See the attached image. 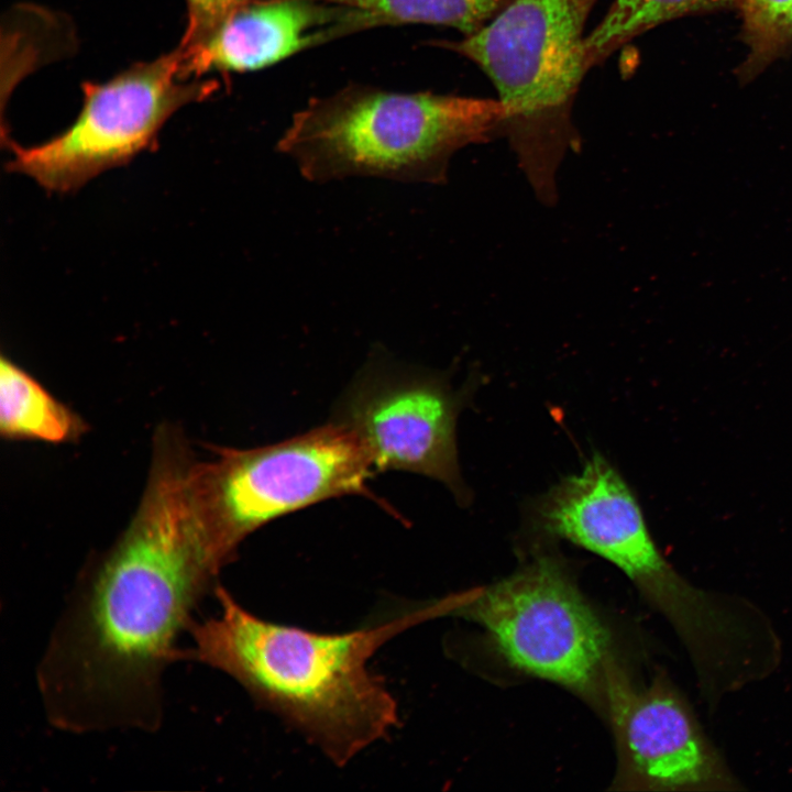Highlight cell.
Returning <instances> with one entry per match:
<instances>
[{
  "label": "cell",
  "instance_id": "cell-1",
  "mask_svg": "<svg viewBox=\"0 0 792 792\" xmlns=\"http://www.w3.org/2000/svg\"><path fill=\"white\" fill-rule=\"evenodd\" d=\"M194 461L183 439L155 441L136 514L74 590L37 669L54 726L158 727L163 672L184 659L177 637L223 566L195 490Z\"/></svg>",
  "mask_w": 792,
  "mask_h": 792
},
{
  "label": "cell",
  "instance_id": "cell-2",
  "mask_svg": "<svg viewBox=\"0 0 792 792\" xmlns=\"http://www.w3.org/2000/svg\"><path fill=\"white\" fill-rule=\"evenodd\" d=\"M220 612L188 628L200 661L237 680L264 708L344 766L386 738L399 723L398 704L367 662L387 640L435 617L431 605L404 608L387 620L323 634L260 618L220 584Z\"/></svg>",
  "mask_w": 792,
  "mask_h": 792
},
{
  "label": "cell",
  "instance_id": "cell-3",
  "mask_svg": "<svg viewBox=\"0 0 792 792\" xmlns=\"http://www.w3.org/2000/svg\"><path fill=\"white\" fill-rule=\"evenodd\" d=\"M499 100L351 85L296 113L277 150L309 182L352 176L443 184L452 155L502 135Z\"/></svg>",
  "mask_w": 792,
  "mask_h": 792
},
{
  "label": "cell",
  "instance_id": "cell-4",
  "mask_svg": "<svg viewBox=\"0 0 792 792\" xmlns=\"http://www.w3.org/2000/svg\"><path fill=\"white\" fill-rule=\"evenodd\" d=\"M597 0H516L457 42H439L479 65L504 108L506 136L538 199L557 201V173L581 146L572 122L575 94L588 70L583 29Z\"/></svg>",
  "mask_w": 792,
  "mask_h": 792
},
{
  "label": "cell",
  "instance_id": "cell-5",
  "mask_svg": "<svg viewBox=\"0 0 792 792\" xmlns=\"http://www.w3.org/2000/svg\"><path fill=\"white\" fill-rule=\"evenodd\" d=\"M196 461L195 483L215 549L226 565L252 531L287 513L363 494L373 463L359 435L339 421L248 450L219 448Z\"/></svg>",
  "mask_w": 792,
  "mask_h": 792
},
{
  "label": "cell",
  "instance_id": "cell-6",
  "mask_svg": "<svg viewBox=\"0 0 792 792\" xmlns=\"http://www.w3.org/2000/svg\"><path fill=\"white\" fill-rule=\"evenodd\" d=\"M442 602L446 615L483 627L513 668L584 695L603 691L608 632L554 556Z\"/></svg>",
  "mask_w": 792,
  "mask_h": 792
},
{
  "label": "cell",
  "instance_id": "cell-7",
  "mask_svg": "<svg viewBox=\"0 0 792 792\" xmlns=\"http://www.w3.org/2000/svg\"><path fill=\"white\" fill-rule=\"evenodd\" d=\"M216 88L213 81L183 74L178 48L136 63L103 82L87 81L76 120L41 144L24 147L8 142L12 158L7 168L30 176L48 193L76 191L101 173L155 148L169 117Z\"/></svg>",
  "mask_w": 792,
  "mask_h": 792
},
{
  "label": "cell",
  "instance_id": "cell-8",
  "mask_svg": "<svg viewBox=\"0 0 792 792\" xmlns=\"http://www.w3.org/2000/svg\"><path fill=\"white\" fill-rule=\"evenodd\" d=\"M530 519L541 534L564 539L613 563L679 629H686L695 594L659 551L639 503L618 471L594 453L578 474L534 503Z\"/></svg>",
  "mask_w": 792,
  "mask_h": 792
},
{
  "label": "cell",
  "instance_id": "cell-9",
  "mask_svg": "<svg viewBox=\"0 0 792 792\" xmlns=\"http://www.w3.org/2000/svg\"><path fill=\"white\" fill-rule=\"evenodd\" d=\"M461 406L440 377L375 371L351 389L338 421L359 435L376 470L427 475L465 499L455 438Z\"/></svg>",
  "mask_w": 792,
  "mask_h": 792
},
{
  "label": "cell",
  "instance_id": "cell-10",
  "mask_svg": "<svg viewBox=\"0 0 792 792\" xmlns=\"http://www.w3.org/2000/svg\"><path fill=\"white\" fill-rule=\"evenodd\" d=\"M603 695L615 730L619 783L680 789L707 782L711 756L686 707L662 682L636 688L608 666Z\"/></svg>",
  "mask_w": 792,
  "mask_h": 792
},
{
  "label": "cell",
  "instance_id": "cell-11",
  "mask_svg": "<svg viewBox=\"0 0 792 792\" xmlns=\"http://www.w3.org/2000/svg\"><path fill=\"white\" fill-rule=\"evenodd\" d=\"M363 30L352 10L318 0H253L228 15L202 41L178 51L183 73L255 70L312 45Z\"/></svg>",
  "mask_w": 792,
  "mask_h": 792
},
{
  "label": "cell",
  "instance_id": "cell-12",
  "mask_svg": "<svg viewBox=\"0 0 792 792\" xmlns=\"http://www.w3.org/2000/svg\"><path fill=\"white\" fill-rule=\"evenodd\" d=\"M84 429L75 413L22 367L2 355L0 430L3 437L61 443L77 439Z\"/></svg>",
  "mask_w": 792,
  "mask_h": 792
},
{
  "label": "cell",
  "instance_id": "cell-13",
  "mask_svg": "<svg viewBox=\"0 0 792 792\" xmlns=\"http://www.w3.org/2000/svg\"><path fill=\"white\" fill-rule=\"evenodd\" d=\"M356 12L365 28L427 23L472 35L516 0H318Z\"/></svg>",
  "mask_w": 792,
  "mask_h": 792
},
{
  "label": "cell",
  "instance_id": "cell-14",
  "mask_svg": "<svg viewBox=\"0 0 792 792\" xmlns=\"http://www.w3.org/2000/svg\"><path fill=\"white\" fill-rule=\"evenodd\" d=\"M737 0H615L584 41L587 69L646 31L685 15L735 7Z\"/></svg>",
  "mask_w": 792,
  "mask_h": 792
},
{
  "label": "cell",
  "instance_id": "cell-15",
  "mask_svg": "<svg viewBox=\"0 0 792 792\" xmlns=\"http://www.w3.org/2000/svg\"><path fill=\"white\" fill-rule=\"evenodd\" d=\"M741 37L747 54L738 67L748 81L765 70L792 44V0H737Z\"/></svg>",
  "mask_w": 792,
  "mask_h": 792
},
{
  "label": "cell",
  "instance_id": "cell-16",
  "mask_svg": "<svg viewBox=\"0 0 792 792\" xmlns=\"http://www.w3.org/2000/svg\"><path fill=\"white\" fill-rule=\"evenodd\" d=\"M253 0H186L187 26L180 47L191 46L208 36L228 15Z\"/></svg>",
  "mask_w": 792,
  "mask_h": 792
}]
</instances>
